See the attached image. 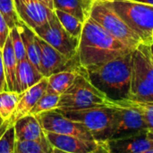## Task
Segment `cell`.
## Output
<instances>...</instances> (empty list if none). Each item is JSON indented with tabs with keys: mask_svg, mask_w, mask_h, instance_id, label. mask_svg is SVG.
<instances>
[{
	"mask_svg": "<svg viewBox=\"0 0 153 153\" xmlns=\"http://www.w3.org/2000/svg\"><path fill=\"white\" fill-rule=\"evenodd\" d=\"M132 51L91 17L83 23L77 57L79 65L84 69Z\"/></svg>",
	"mask_w": 153,
	"mask_h": 153,
	"instance_id": "cell-1",
	"label": "cell"
},
{
	"mask_svg": "<svg viewBox=\"0 0 153 153\" xmlns=\"http://www.w3.org/2000/svg\"><path fill=\"white\" fill-rule=\"evenodd\" d=\"M132 52L85 69L92 84L111 101L130 98Z\"/></svg>",
	"mask_w": 153,
	"mask_h": 153,
	"instance_id": "cell-2",
	"label": "cell"
},
{
	"mask_svg": "<svg viewBox=\"0 0 153 153\" xmlns=\"http://www.w3.org/2000/svg\"><path fill=\"white\" fill-rule=\"evenodd\" d=\"M111 100L90 81L86 70L81 66L73 84L60 95L56 109L77 110L101 106H109Z\"/></svg>",
	"mask_w": 153,
	"mask_h": 153,
	"instance_id": "cell-3",
	"label": "cell"
},
{
	"mask_svg": "<svg viewBox=\"0 0 153 153\" xmlns=\"http://www.w3.org/2000/svg\"><path fill=\"white\" fill-rule=\"evenodd\" d=\"M131 100L153 103V57L150 45L141 43L132 52Z\"/></svg>",
	"mask_w": 153,
	"mask_h": 153,
	"instance_id": "cell-4",
	"label": "cell"
},
{
	"mask_svg": "<svg viewBox=\"0 0 153 153\" xmlns=\"http://www.w3.org/2000/svg\"><path fill=\"white\" fill-rule=\"evenodd\" d=\"M90 17L132 50L143 43L140 36L117 13L110 0H95Z\"/></svg>",
	"mask_w": 153,
	"mask_h": 153,
	"instance_id": "cell-5",
	"label": "cell"
},
{
	"mask_svg": "<svg viewBox=\"0 0 153 153\" xmlns=\"http://www.w3.org/2000/svg\"><path fill=\"white\" fill-rule=\"evenodd\" d=\"M113 7L143 42L152 44L153 6L134 0H110Z\"/></svg>",
	"mask_w": 153,
	"mask_h": 153,
	"instance_id": "cell-6",
	"label": "cell"
},
{
	"mask_svg": "<svg viewBox=\"0 0 153 153\" xmlns=\"http://www.w3.org/2000/svg\"><path fill=\"white\" fill-rule=\"evenodd\" d=\"M58 111L66 117L82 123L91 134L94 140L99 142L110 140L113 121V108L111 105L77 110Z\"/></svg>",
	"mask_w": 153,
	"mask_h": 153,
	"instance_id": "cell-7",
	"label": "cell"
},
{
	"mask_svg": "<svg viewBox=\"0 0 153 153\" xmlns=\"http://www.w3.org/2000/svg\"><path fill=\"white\" fill-rule=\"evenodd\" d=\"M37 36L44 39L57 51L70 60L78 59L79 39L71 36L60 23L55 12L51 19L43 26L33 30Z\"/></svg>",
	"mask_w": 153,
	"mask_h": 153,
	"instance_id": "cell-8",
	"label": "cell"
},
{
	"mask_svg": "<svg viewBox=\"0 0 153 153\" xmlns=\"http://www.w3.org/2000/svg\"><path fill=\"white\" fill-rule=\"evenodd\" d=\"M113 108V121L111 139L132 136L149 128L142 114L134 108L111 101Z\"/></svg>",
	"mask_w": 153,
	"mask_h": 153,
	"instance_id": "cell-9",
	"label": "cell"
},
{
	"mask_svg": "<svg viewBox=\"0 0 153 153\" xmlns=\"http://www.w3.org/2000/svg\"><path fill=\"white\" fill-rule=\"evenodd\" d=\"M45 135L54 149L53 153L109 152L108 141L99 142L96 140H87L74 135L60 134L48 131H45Z\"/></svg>",
	"mask_w": 153,
	"mask_h": 153,
	"instance_id": "cell-10",
	"label": "cell"
},
{
	"mask_svg": "<svg viewBox=\"0 0 153 153\" xmlns=\"http://www.w3.org/2000/svg\"><path fill=\"white\" fill-rule=\"evenodd\" d=\"M35 117L45 131L94 140L91 134L82 123L66 117L56 109L46 111Z\"/></svg>",
	"mask_w": 153,
	"mask_h": 153,
	"instance_id": "cell-11",
	"label": "cell"
},
{
	"mask_svg": "<svg viewBox=\"0 0 153 153\" xmlns=\"http://www.w3.org/2000/svg\"><path fill=\"white\" fill-rule=\"evenodd\" d=\"M13 1L18 19L32 30L45 25L54 14V10L37 0Z\"/></svg>",
	"mask_w": 153,
	"mask_h": 153,
	"instance_id": "cell-12",
	"label": "cell"
},
{
	"mask_svg": "<svg viewBox=\"0 0 153 153\" xmlns=\"http://www.w3.org/2000/svg\"><path fill=\"white\" fill-rule=\"evenodd\" d=\"M36 39L39 47L40 54V72L45 77H48L52 74L67 69L74 65H80L79 64H74V61L70 60L62 53L54 48L51 45L46 42L44 39L36 35Z\"/></svg>",
	"mask_w": 153,
	"mask_h": 153,
	"instance_id": "cell-13",
	"label": "cell"
},
{
	"mask_svg": "<svg viewBox=\"0 0 153 153\" xmlns=\"http://www.w3.org/2000/svg\"><path fill=\"white\" fill-rule=\"evenodd\" d=\"M147 131L128 137L108 140L109 152L148 153L153 149V143L148 138Z\"/></svg>",
	"mask_w": 153,
	"mask_h": 153,
	"instance_id": "cell-14",
	"label": "cell"
},
{
	"mask_svg": "<svg viewBox=\"0 0 153 153\" xmlns=\"http://www.w3.org/2000/svg\"><path fill=\"white\" fill-rule=\"evenodd\" d=\"M48 88V78L44 77L37 84L29 88L22 93H21V98L18 102L16 108L10 117L6 119L11 125H13L15 121L22 118V117L30 114L32 108L36 105L40 97L45 93Z\"/></svg>",
	"mask_w": 153,
	"mask_h": 153,
	"instance_id": "cell-15",
	"label": "cell"
},
{
	"mask_svg": "<svg viewBox=\"0 0 153 153\" xmlns=\"http://www.w3.org/2000/svg\"><path fill=\"white\" fill-rule=\"evenodd\" d=\"M16 141H48L45 131L34 115L28 114L13 124Z\"/></svg>",
	"mask_w": 153,
	"mask_h": 153,
	"instance_id": "cell-16",
	"label": "cell"
},
{
	"mask_svg": "<svg viewBox=\"0 0 153 153\" xmlns=\"http://www.w3.org/2000/svg\"><path fill=\"white\" fill-rule=\"evenodd\" d=\"M45 76L29 60L24 58L17 62L16 91L22 93L29 88L37 84Z\"/></svg>",
	"mask_w": 153,
	"mask_h": 153,
	"instance_id": "cell-17",
	"label": "cell"
},
{
	"mask_svg": "<svg viewBox=\"0 0 153 153\" xmlns=\"http://www.w3.org/2000/svg\"><path fill=\"white\" fill-rule=\"evenodd\" d=\"M15 26L17 27L19 32H20V35L22 39L25 51H26V56H27L28 60L38 70L40 71L39 47L38 41L36 39L35 32L20 20H18Z\"/></svg>",
	"mask_w": 153,
	"mask_h": 153,
	"instance_id": "cell-18",
	"label": "cell"
},
{
	"mask_svg": "<svg viewBox=\"0 0 153 153\" xmlns=\"http://www.w3.org/2000/svg\"><path fill=\"white\" fill-rule=\"evenodd\" d=\"M81 70V65H74L67 69L52 74L48 78L47 90L56 93L63 94L74 82Z\"/></svg>",
	"mask_w": 153,
	"mask_h": 153,
	"instance_id": "cell-19",
	"label": "cell"
},
{
	"mask_svg": "<svg viewBox=\"0 0 153 153\" xmlns=\"http://www.w3.org/2000/svg\"><path fill=\"white\" fill-rule=\"evenodd\" d=\"M2 53L7 91H16V70L18 61L14 53V49L13 48L10 34L7 37L2 48Z\"/></svg>",
	"mask_w": 153,
	"mask_h": 153,
	"instance_id": "cell-20",
	"label": "cell"
},
{
	"mask_svg": "<svg viewBox=\"0 0 153 153\" xmlns=\"http://www.w3.org/2000/svg\"><path fill=\"white\" fill-rule=\"evenodd\" d=\"M54 9L66 12L82 22H85L91 16V12L95 0H53Z\"/></svg>",
	"mask_w": 153,
	"mask_h": 153,
	"instance_id": "cell-21",
	"label": "cell"
},
{
	"mask_svg": "<svg viewBox=\"0 0 153 153\" xmlns=\"http://www.w3.org/2000/svg\"><path fill=\"white\" fill-rule=\"evenodd\" d=\"M54 12L58 18L60 23L62 26L65 29V30L74 38L80 39L82 28H83V22H82L78 18L75 16L64 12L59 9H54Z\"/></svg>",
	"mask_w": 153,
	"mask_h": 153,
	"instance_id": "cell-22",
	"label": "cell"
},
{
	"mask_svg": "<svg viewBox=\"0 0 153 153\" xmlns=\"http://www.w3.org/2000/svg\"><path fill=\"white\" fill-rule=\"evenodd\" d=\"M48 141H16L14 153H53Z\"/></svg>",
	"mask_w": 153,
	"mask_h": 153,
	"instance_id": "cell-23",
	"label": "cell"
},
{
	"mask_svg": "<svg viewBox=\"0 0 153 153\" xmlns=\"http://www.w3.org/2000/svg\"><path fill=\"white\" fill-rule=\"evenodd\" d=\"M20 98L21 93L14 91H4L0 92V115L4 120L10 118L18 105Z\"/></svg>",
	"mask_w": 153,
	"mask_h": 153,
	"instance_id": "cell-24",
	"label": "cell"
},
{
	"mask_svg": "<svg viewBox=\"0 0 153 153\" xmlns=\"http://www.w3.org/2000/svg\"><path fill=\"white\" fill-rule=\"evenodd\" d=\"M59 100H60V95L47 90L45 93L38 100L36 105L32 108L30 114L36 116L46 111L54 110L57 108Z\"/></svg>",
	"mask_w": 153,
	"mask_h": 153,
	"instance_id": "cell-25",
	"label": "cell"
},
{
	"mask_svg": "<svg viewBox=\"0 0 153 153\" xmlns=\"http://www.w3.org/2000/svg\"><path fill=\"white\" fill-rule=\"evenodd\" d=\"M123 105H127L136 108L143 116L149 129H153V103L137 101L131 99H126L118 101H113Z\"/></svg>",
	"mask_w": 153,
	"mask_h": 153,
	"instance_id": "cell-26",
	"label": "cell"
},
{
	"mask_svg": "<svg viewBox=\"0 0 153 153\" xmlns=\"http://www.w3.org/2000/svg\"><path fill=\"white\" fill-rule=\"evenodd\" d=\"M0 12L4 15L5 22L10 28H13L18 22V16L14 7L13 0H0Z\"/></svg>",
	"mask_w": 153,
	"mask_h": 153,
	"instance_id": "cell-27",
	"label": "cell"
},
{
	"mask_svg": "<svg viewBox=\"0 0 153 153\" xmlns=\"http://www.w3.org/2000/svg\"><path fill=\"white\" fill-rule=\"evenodd\" d=\"M16 143L13 125H11L0 137V153H14Z\"/></svg>",
	"mask_w": 153,
	"mask_h": 153,
	"instance_id": "cell-28",
	"label": "cell"
},
{
	"mask_svg": "<svg viewBox=\"0 0 153 153\" xmlns=\"http://www.w3.org/2000/svg\"><path fill=\"white\" fill-rule=\"evenodd\" d=\"M10 36L13 43V48L14 49V53L17 58V61H21L24 58H26V51L24 48V44L22 41V39L20 35V32L16 26L12 28L10 30Z\"/></svg>",
	"mask_w": 153,
	"mask_h": 153,
	"instance_id": "cell-29",
	"label": "cell"
},
{
	"mask_svg": "<svg viewBox=\"0 0 153 153\" xmlns=\"http://www.w3.org/2000/svg\"><path fill=\"white\" fill-rule=\"evenodd\" d=\"M10 34V28L8 27L5 19L0 12V48H3L7 37Z\"/></svg>",
	"mask_w": 153,
	"mask_h": 153,
	"instance_id": "cell-30",
	"label": "cell"
},
{
	"mask_svg": "<svg viewBox=\"0 0 153 153\" xmlns=\"http://www.w3.org/2000/svg\"><path fill=\"white\" fill-rule=\"evenodd\" d=\"M4 91H7V87H6V81L4 75V62H3V53H2V48H0V92Z\"/></svg>",
	"mask_w": 153,
	"mask_h": 153,
	"instance_id": "cell-31",
	"label": "cell"
},
{
	"mask_svg": "<svg viewBox=\"0 0 153 153\" xmlns=\"http://www.w3.org/2000/svg\"><path fill=\"white\" fill-rule=\"evenodd\" d=\"M37 1H39V3L43 4L46 5L47 7H48V8L54 10V1H53V0H37Z\"/></svg>",
	"mask_w": 153,
	"mask_h": 153,
	"instance_id": "cell-32",
	"label": "cell"
},
{
	"mask_svg": "<svg viewBox=\"0 0 153 153\" xmlns=\"http://www.w3.org/2000/svg\"><path fill=\"white\" fill-rule=\"evenodd\" d=\"M147 136H148V138L153 143V129H148V131H147Z\"/></svg>",
	"mask_w": 153,
	"mask_h": 153,
	"instance_id": "cell-33",
	"label": "cell"
},
{
	"mask_svg": "<svg viewBox=\"0 0 153 153\" xmlns=\"http://www.w3.org/2000/svg\"><path fill=\"white\" fill-rule=\"evenodd\" d=\"M134 1L141 2V3H143V4H150V5H152L153 6V0H134Z\"/></svg>",
	"mask_w": 153,
	"mask_h": 153,
	"instance_id": "cell-34",
	"label": "cell"
},
{
	"mask_svg": "<svg viewBox=\"0 0 153 153\" xmlns=\"http://www.w3.org/2000/svg\"><path fill=\"white\" fill-rule=\"evenodd\" d=\"M4 119L1 117V115H0V127L2 126V125L4 124Z\"/></svg>",
	"mask_w": 153,
	"mask_h": 153,
	"instance_id": "cell-35",
	"label": "cell"
},
{
	"mask_svg": "<svg viewBox=\"0 0 153 153\" xmlns=\"http://www.w3.org/2000/svg\"><path fill=\"white\" fill-rule=\"evenodd\" d=\"M150 49H151V53H152V57H153V43L150 45Z\"/></svg>",
	"mask_w": 153,
	"mask_h": 153,
	"instance_id": "cell-36",
	"label": "cell"
},
{
	"mask_svg": "<svg viewBox=\"0 0 153 153\" xmlns=\"http://www.w3.org/2000/svg\"><path fill=\"white\" fill-rule=\"evenodd\" d=\"M152 43H153V30H152Z\"/></svg>",
	"mask_w": 153,
	"mask_h": 153,
	"instance_id": "cell-37",
	"label": "cell"
},
{
	"mask_svg": "<svg viewBox=\"0 0 153 153\" xmlns=\"http://www.w3.org/2000/svg\"><path fill=\"white\" fill-rule=\"evenodd\" d=\"M148 153H153V149H152V150H150V151L148 152Z\"/></svg>",
	"mask_w": 153,
	"mask_h": 153,
	"instance_id": "cell-38",
	"label": "cell"
}]
</instances>
